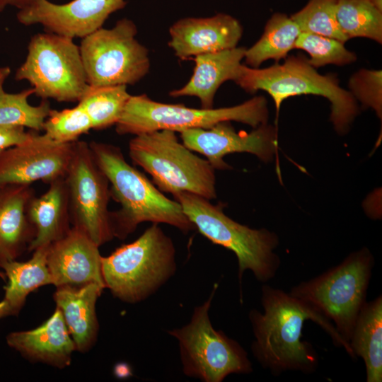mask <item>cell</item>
I'll return each mask as SVG.
<instances>
[{"mask_svg": "<svg viewBox=\"0 0 382 382\" xmlns=\"http://www.w3.org/2000/svg\"><path fill=\"white\" fill-rule=\"evenodd\" d=\"M49 185L45 192L38 197L35 195L28 204L27 214L35 229L28 251L50 245L64 237L72 227L65 178Z\"/></svg>", "mask_w": 382, "mask_h": 382, "instance_id": "22", "label": "cell"}, {"mask_svg": "<svg viewBox=\"0 0 382 382\" xmlns=\"http://www.w3.org/2000/svg\"><path fill=\"white\" fill-rule=\"evenodd\" d=\"M0 277H1L4 280L6 279V278H5V277H6L5 274L3 273V272H1V271H0Z\"/></svg>", "mask_w": 382, "mask_h": 382, "instance_id": "38", "label": "cell"}, {"mask_svg": "<svg viewBox=\"0 0 382 382\" xmlns=\"http://www.w3.org/2000/svg\"><path fill=\"white\" fill-rule=\"evenodd\" d=\"M5 304V302L4 300H2L1 301H0V319L3 318V316H2V308L4 307Z\"/></svg>", "mask_w": 382, "mask_h": 382, "instance_id": "37", "label": "cell"}, {"mask_svg": "<svg viewBox=\"0 0 382 382\" xmlns=\"http://www.w3.org/2000/svg\"><path fill=\"white\" fill-rule=\"evenodd\" d=\"M261 302L263 313L255 309L249 313L255 337L251 348L258 362L272 374L286 371L311 373L317 368L316 352L311 344L301 340L306 320L318 324L335 345L354 357L349 344L332 322L307 302L266 284L262 287Z\"/></svg>", "mask_w": 382, "mask_h": 382, "instance_id": "1", "label": "cell"}, {"mask_svg": "<svg viewBox=\"0 0 382 382\" xmlns=\"http://www.w3.org/2000/svg\"><path fill=\"white\" fill-rule=\"evenodd\" d=\"M48 246L33 250L32 257L28 261L14 260L0 265L8 278L3 299L5 302L2 310L4 318L18 315L30 293L42 286L53 284L47 264Z\"/></svg>", "mask_w": 382, "mask_h": 382, "instance_id": "23", "label": "cell"}, {"mask_svg": "<svg viewBox=\"0 0 382 382\" xmlns=\"http://www.w3.org/2000/svg\"><path fill=\"white\" fill-rule=\"evenodd\" d=\"M336 18L349 39L366 37L381 44L382 11L371 0H337Z\"/></svg>", "mask_w": 382, "mask_h": 382, "instance_id": "27", "label": "cell"}, {"mask_svg": "<svg viewBox=\"0 0 382 382\" xmlns=\"http://www.w3.org/2000/svg\"><path fill=\"white\" fill-rule=\"evenodd\" d=\"M337 0H309L290 18L301 32L332 37L345 43L349 40L340 30L337 18Z\"/></svg>", "mask_w": 382, "mask_h": 382, "instance_id": "29", "label": "cell"}, {"mask_svg": "<svg viewBox=\"0 0 382 382\" xmlns=\"http://www.w3.org/2000/svg\"><path fill=\"white\" fill-rule=\"evenodd\" d=\"M93 158L110 183L111 198L120 209L111 212L115 238L125 239L143 222L166 224L184 233L195 228L181 204L166 197L139 170L126 161L117 146L92 141Z\"/></svg>", "mask_w": 382, "mask_h": 382, "instance_id": "2", "label": "cell"}, {"mask_svg": "<svg viewBox=\"0 0 382 382\" xmlns=\"http://www.w3.org/2000/svg\"><path fill=\"white\" fill-rule=\"evenodd\" d=\"M173 196L202 235L236 255L240 284L247 270L262 282L274 277L280 261L274 252L278 245L274 233L235 221L224 214L221 204L214 205L198 195L181 191Z\"/></svg>", "mask_w": 382, "mask_h": 382, "instance_id": "5", "label": "cell"}, {"mask_svg": "<svg viewBox=\"0 0 382 382\" xmlns=\"http://www.w3.org/2000/svg\"><path fill=\"white\" fill-rule=\"evenodd\" d=\"M137 28L127 18L82 38L79 49L88 86L134 85L149 73V51L136 39Z\"/></svg>", "mask_w": 382, "mask_h": 382, "instance_id": "11", "label": "cell"}, {"mask_svg": "<svg viewBox=\"0 0 382 382\" xmlns=\"http://www.w3.org/2000/svg\"><path fill=\"white\" fill-rule=\"evenodd\" d=\"M34 131L25 142L0 151V185L50 184L65 178L74 142L59 144Z\"/></svg>", "mask_w": 382, "mask_h": 382, "instance_id": "13", "label": "cell"}, {"mask_svg": "<svg viewBox=\"0 0 382 382\" xmlns=\"http://www.w3.org/2000/svg\"><path fill=\"white\" fill-rule=\"evenodd\" d=\"M179 133L183 144L205 156L215 170L231 169L224 161L229 154L250 153L268 162L277 149L276 129L267 124L247 132H236L230 121H224L209 129H190Z\"/></svg>", "mask_w": 382, "mask_h": 382, "instance_id": "14", "label": "cell"}, {"mask_svg": "<svg viewBox=\"0 0 382 382\" xmlns=\"http://www.w3.org/2000/svg\"><path fill=\"white\" fill-rule=\"evenodd\" d=\"M37 0H0V12L3 11L6 6H15L19 10L24 9L31 6Z\"/></svg>", "mask_w": 382, "mask_h": 382, "instance_id": "34", "label": "cell"}, {"mask_svg": "<svg viewBox=\"0 0 382 382\" xmlns=\"http://www.w3.org/2000/svg\"><path fill=\"white\" fill-rule=\"evenodd\" d=\"M349 344L363 359L367 382L382 381V298L366 302L355 322Z\"/></svg>", "mask_w": 382, "mask_h": 382, "instance_id": "24", "label": "cell"}, {"mask_svg": "<svg viewBox=\"0 0 382 382\" xmlns=\"http://www.w3.org/2000/svg\"><path fill=\"white\" fill-rule=\"evenodd\" d=\"M131 96L126 85L88 86L78 104L88 114L92 129L101 130L116 125Z\"/></svg>", "mask_w": 382, "mask_h": 382, "instance_id": "26", "label": "cell"}, {"mask_svg": "<svg viewBox=\"0 0 382 382\" xmlns=\"http://www.w3.org/2000/svg\"><path fill=\"white\" fill-rule=\"evenodd\" d=\"M56 288L53 294L56 308L62 313L76 351L87 352L97 340L99 323L96 305L105 288L96 283Z\"/></svg>", "mask_w": 382, "mask_h": 382, "instance_id": "20", "label": "cell"}, {"mask_svg": "<svg viewBox=\"0 0 382 382\" xmlns=\"http://www.w3.org/2000/svg\"><path fill=\"white\" fill-rule=\"evenodd\" d=\"M105 289L122 301L136 303L155 294L175 273L176 250L158 224L133 242L101 259Z\"/></svg>", "mask_w": 382, "mask_h": 382, "instance_id": "3", "label": "cell"}, {"mask_svg": "<svg viewBox=\"0 0 382 382\" xmlns=\"http://www.w3.org/2000/svg\"><path fill=\"white\" fill-rule=\"evenodd\" d=\"M35 94L34 89L23 90L17 93L4 92L0 96V125L28 127L40 132L50 110V103L43 100L38 105H32L28 98Z\"/></svg>", "mask_w": 382, "mask_h": 382, "instance_id": "28", "label": "cell"}, {"mask_svg": "<svg viewBox=\"0 0 382 382\" xmlns=\"http://www.w3.org/2000/svg\"><path fill=\"white\" fill-rule=\"evenodd\" d=\"M10 73L11 69L9 67L6 66L0 68V96L5 92L4 90V83Z\"/></svg>", "mask_w": 382, "mask_h": 382, "instance_id": "35", "label": "cell"}, {"mask_svg": "<svg viewBox=\"0 0 382 382\" xmlns=\"http://www.w3.org/2000/svg\"><path fill=\"white\" fill-rule=\"evenodd\" d=\"M91 129V120L79 104L72 108L51 110L42 127L44 134L59 144L75 142Z\"/></svg>", "mask_w": 382, "mask_h": 382, "instance_id": "31", "label": "cell"}, {"mask_svg": "<svg viewBox=\"0 0 382 382\" xmlns=\"http://www.w3.org/2000/svg\"><path fill=\"white\" fill-rule=\"evenodd\" d=\"M126 4L125 0H71L62 4L37 0L19 10L17 19L26 26L41 25L47 33L83 38L102 28L110 15Z\"/></svg>", "mask_w": 382, "mask_h": 382, "instance_id": "15", "label": "cell"}, {"mask_svg": "<svg viewBox=\"0 0 382 382\" xmlns=\"http://www.w3.org/2000/svg\"><path fill=\"white\" fill-rule=\"evenodd\" d=\"M72 226L84 231L98 246L115 237L110 183L96 163L88 143L74 142L72 157L65 176Z\"/></svg>", "mask_w": 382, "mask_h": 382, "instance_id": "12", "label": "cell"}, {"mask_svg": "<svg viewBox=\"0 0 382 382\" xmlns=\"http://www.w3.org/2000/svg\"><path fill=\"white\" fill-rule=\"evenodd\" d=\"M33 132H25L21 126L0 125V151L25 142Z\"/></svg>", "mask_w": 382, "mask_h": 382, "instance_id": "33", "label": "cell"}, {"mask_svg": "<svg viewBox=\"0 0 382 382\" xmlns=\"http://www.w3.org/2000/svg\"><path fill=\"white\" fill-rule=\"evenodd\" d=\"M240 22L230 15L185 18L169 28V47L181 60L237 47L243 35Z\"/></svg>", "mask_w": 382, "mask_h": 382, "instance_id": "17", "label": "cell"}, {"mask_svg": "<svg viewBox=\"0 0 382 382\" xmlns=\"http://www.w3.org/2000/svg\"><path fill=\"white\" fill-rule=\"evenodd\" d=\"M15 79L30 83L35 94L58 102L79 101L88 84L74 39L51 33L33 36Z\"/></svg>", "mask_w": 382, "mask_h": 382, "instance_id": "10", "label": "cell"}, {"mask_svg": "<svg viewBox=\"0 0 382 382\" xmlns=\"http://www.w3.org/2000/svg\"><path fill=\"white\" fill-rule=\"evenodd\" d=\"M295 48L306 51L310 56L308 62L314 68L328 64L344 66L354 62L357 55L348 50L338 40L318 34L301 32Z\"/></svg>", "mask_w": 382, "mask_h": 382, "instance_id": "30", "label": "cell"}, {"mask_svg": "<svg viewBox=\"0 0 382 382\" xmlns=\"http://www.w3.org/2000/svg\"><path fill=\"white\" fill-rule=\"evenodd\" d=\"M35 196L31 185H0V265L17 260L35 235L27 207Z\"/></svg>", "mask_w": 382, "mask_h": 382, "instance_id": "19", "label": "cell"}, {"mask_svg": "<svg viewBox=\"0 0 382 382\" xmlns=\"http://www.w3.org/2000/svg\"><path fill=\"white\" fill-rule=\"evenodd\" d=\"M99 247L84 231L72 226L48 246L47 264L53 285L79 286L96 283L105 289Z\"/></svg>", "mask_w": 382, "mask_h": 382, "instance_id": "16", "label": "cell"}, {"mask_svg": "<svg viewBox=\"0 0 382 382\" xmlns=\"http://www.w3.org/2000/svg\"><path fill=\"white\" fill-rule=\"evenodd\" d=\"M129 155L162 192L173 195L185 191L209 200L216 197L215 169L180 143L174 131L134 135L129 142Z\"/></svg>", "mask_w": 382, "mask_h": 382, "instance_id": "6", "label": "cell"}, {"mask_svg": "<svg viewBox=\"0 0 382 382\" xmlns=\"http://www.w3.org/2000/svg\"><path fill=\"white\" fill-rule=\"evenodd\" d=\"M6 342L30 361L57 369L69 366L76 351L74 342L58 308L37 328L8 334Z\"/></svg>", "mask_w": 382, "mask_h": 382, "instance_id": "18", "label": "cell"}, {"mask_svg": "<svg viewBox=\"0 0 382 382\" xmlns=\"http://www.w3.org/2000/svg\"><path fill=\"white\" fill-rule=\"evenodd\" d=\"M371 1L378 9L382 11V0H371Z\"/></svg>", "mask_w": 382, "mask_h": 382, "instance_id": "36", "label": "cell"}, {"mask_svg": "<svg viewBox=\"0 0 382 382\" xmlns=\"http://www.w3.org/2000/svg\"><path fill=\"white\" fill-rule=\"evenodd\" d=\"M268 115L267 101L262 96L231 107L197 109L157 102L142 94L131 96L115 125V131L120 135L163 129L180 132L190 129H209L224 121L241 122L254 129L267 124Z\"/></svg>", "mask_w": 382, "mask_h": 382, "instance_id": "7", "label": "cell"}, {"mask_svg": "<svg viewBox=\"0 0 382 382\" xmlns=\"http://www.w3.org/2000/svg\"><path fill=\"white\" fill-rule=\"evenodd\" d=\"M246 48L232 49L200 54L192 58L193 74L183 87L171 91L172 97L195 96L199 98L201 108H214L215 94L226 81H234Z\"/></svg>", "mask_w": 382, "mask_h": 382, "instance_id": "21", "label": "cell"}, {"mask_svg": "<svg viewBox=\"0 0 382 382\" xmlns=\"http://www.w3.org/2000/svg\"><path fill=\"white\" fill-rule=\"evenodd\" d=\"M250 93L267 92L273 99L278 117L282 103L299 95H315L331 104L330 120L335 130L345 133L357 115V100L340 86L334 74L322 75L302 56H287L282 64L259 69L241 64L233 81Z\"/></svg>", "mask_w": 382, "mask_h": 382, "instance_id": "4", "label": "cell"}, {"mask_svg": "<svg viewBox=\"0 0 382 382\" xmlns=\"http://www.w3.org/2000/svg\"><path fill=\"white\" fill-rule=\"evenodd\" d=\"M374 266L366 249L349 255L339 265L294 287L290 294L313 306L333 322L348 343L366 295Z\"/></svg>", "mask_w": 382, "mask_h": 382, "instance_id": "8", "label": "cell"}, {"mask_svg": "<svg viewBox=\"0 0 382 382\" xmlns=\"http://www.w3.org/2000/svg\"><path fill=\"white\" fill-rule=\"evenodd\" d=\"M349 88L356 100L371 108L378 117L382 116V71L361 69L349 79Z\"/></svg>", "mask_w": 382, "mask_h": 382, "instance_id": "32", "label": "cell"}, {"mask_svg": "<svg viewBox=\"0 0 382 382\" xmlns=\"http://www.w3.org/2000/svg\"><path fill=\"white\" fill-rule=\"evenodd\" d=\"M216 288L214 284L209 297L195 308L189 323L168 331L178 342L184 374L204 382L253 371L245 350L212 325L209 311Z\"/></svg>", "mask_w": 382, "mask_h": 382, "instance_id": "9", "label": "cell"}, {"mask_svg": "<svg viewBox=\"0 0 382 382\" xmlns=\"http://www.w3.org/2000/svg\"><path fill=\"white\" fill-rule=\"evenodd\" d=\"M298 25L284 13H274L267 22L260 38L246 49L244 59L252 68H259L268 59L276 62L285 59L295 48V42L301 33Z\"/></svg>", "mask_w": 382, "mask_h": 382, "instance_id": "25", "label": "cell"}]
</instances>
